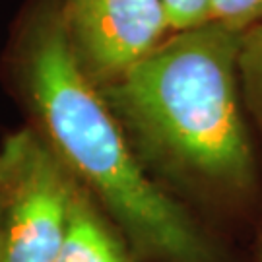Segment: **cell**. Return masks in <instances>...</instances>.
Returning <instances> with one entry per match:
<instances>
[{
    "label": "cell",
    "instance_id": "6da1fadb",
    "mask_svg": "<svg viewBox=\"0 0 262 262\" xmlns=\"http://www.w3.org/2000/svg\"><path fill=\"white\" fill-rule=\"evenodd\" d=\"M10 68L29 126L115 222L136 258L217 262L196 222L148 177L101 90L80 68L58 0H37L26 12Z\"/></svg>",
    "mask_w": 262,
    "mask_h": 262
},
{
    "label": "cell",
    "instance_id": "7a4b0ae2",
    "mask_svg": "<svg viewBox=\"0 0 262 262\" xmlns=\"http://www.w3.org/2000/svg\"><path fill=\"white\" fill-rule=\"evenodd\" d=\"M241 39L214 21L171 31L122 78L99 88L138 156L220 196L245 194L256 181L239 99Z\"/></svg>",
    "mask_w": 262,
    "mask_h": 262
},
{
    "label": "cell",
    "instance_id": "3957f363",
    "mask_svg": "<svg viewBox=\"0 0 262 262\" xmlns=\"http://www.w3.org/2000/svg\"><path fill=\"white\" fill-rule=\"evenodd\" d=\"M78 181L33 126L0 142V262H55Z\"/></svg>",
    "mask_w": 262,
    "mask_h": 262
},
{
    "label": "cell",
    "instance_id": "277c9868",
    "mask_svg": "<svg viewBox=\"0 0 262 262\" xmlns=\"http://www.w3.org/2000/svg\"><path fill=\"white\" fill-rule=\"evenodd\" d=\"M70 49L97 88L109 85L171 33L163 0H58Z\"/></svg>",
    "mask_w": 262,
    "mask_h": 262
},
{
    "label": "cell",
    "instance_id": "5b68a950",
    "mask_svg": "<svg viewBox=\"0 0 262 262\" xmlns=\"http://www.w3.org/2000/svg\"><path fill=\"white\" fill-rule=\"evenodd\" d=\"M55 262H136V256L115 222L78 187Z\"/></svg>",
    "mask_w": 262,
    "mask_h": 262
},
{
    "label": "cell",
    "instance_id": "8992f818",
    "mask_svg": "<svg viewBox=\"0 0 262 262\" xmlns=\"http://www.w3.org/2000/svg\"><path fill=\"white\" fill-rule=\"evenodd\" d=\"M239 76L249 103L262 121V21L243 33L239 53Z\"/></svg>",
    "mask_w": 262,
    "mask_h": 262
},
{
    "label": "cell",
    "instance_id": "52a82bcc",
    "mask_svg": "<svg viewBox=\"0 0 262 262\" xmlns=\"http://www.w3.org/2000/svg\"><path fill=\"white\" fill-rule=\"evenodd\" d=\"M208 21L245 33L262 21V0H210Z\"/></svg>",
    "mask_w": 262,
    "mask_h": 262
},
{
    "label": "cell",
    "instance_id": "ba28073f",
    "mask_svg": "<svg viewBox=\"0 0 262 262\" xmlns=\"http://www.w3.org/2000/svg\"><path fill=\"white\" fill-rule=\"evenodd\" d=\"M171 31H181L208 21L210 0H163Z\"/></svg>",
    "mask_w": 262,
    "mask_h": 262
},
{
    "label": "cell",
    "instance_id": "9c48e42d",
    "mask_svg": "<svg viewBox=\"0 0 262 262\" xmlns=\"http://www.w3.org/2000/svg\"><path fill=\"white\" fill-rule=\"evenodd\" d=\"M260 262H262V249H260Z\"/></svg>",
    "mask_w": 262,
    "mask_h": 262
},
{
    "label": "cell",
    "instance_id": "30bf717a",
    "mask_svg": "<svg viewBox=\"0 0 262 262\" xmlns=\"http://www.w3.org/2000/svg\"><path fill=\"white\" fill-rule=\"evenodd\" d=\"M0 251H2V241H0Z\"/></svg>",
    "mask_w": 262,
    "mask_h": 262
}]
</instances>
